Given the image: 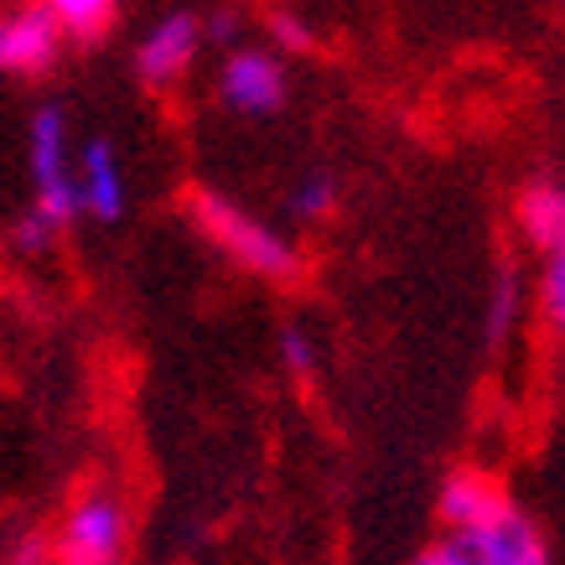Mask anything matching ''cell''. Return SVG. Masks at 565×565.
Listing matches in <instances>:
<instances>
[{"label":"cell","mask_w":565,"mask_h":565,"mask_svg":"<svg viewBox=\"0 0 565 565\" xmlns=\"http://www.w3.org/2000/svg\"><path fill=\"white\" fill-rule=\"evenodd\" d=\"M188 207H192V223H198L239 270L265 275V280H296V275H301V259H296L291 239L275 234L270 223H259L255 213H244L239 203H228L218 192L198 188L188 198Z\"/></svg>","instance_id":"6da1fadb"},{"label":"cell","mask_w":565,"mask_h":565,"mask_svg":"<svg viewBox=\"0 0 565 565\" xmlns=\"http://www.w3.org/2000/svg\"><path fill=\"white\" fill-rule=\"evenodd\" d=\"M420 561L426 565H545L550 540L514 498H509L503 509H493V514L478 519V524L446 530Z\"/></svg>","instance_id":"7a4b0ae2"},{"label":"cell","mask_w":565,"mask_h":565,"mask_svg":"<svg viewBox=\"0 0 565 565\" xmlns=\"http://www.w3.org/2000/svg\"><path fill=\"white\" fill-rule=\"evenodd\" d=\"M32 177H36V213L52 228H68L78 213L73 198V151H68V115L47 104L32 120Z\"/></svg>","instance_id":"3957f363"},{"label":"cell","mask_w":565,"mask_h":565,"mask_svg":"<svg viewBox=\"0 0 565 565\" xmlns=\"http://www.w3.org/2000/svg\"><path fill=\"white\" fill-rule=\"evenodd\" d=\"M130 545V519H125V503L115 493H84L73 503V514L63 519V534H57V550L63 561L73 565H115Z\"/></svg>","instance_id":"277c9868"},{"label":"cell","mask_w":565,"mask_h":565,"mask_svg":"<svg viewBox=\"0 0 565 565\" xmlns=\"http://www.w3.org/2000/svg\"><path fill=\"white\" fill-rule=\"evenodd\" d=\"M218 99L223 109H234L244 120H265L286 104V68L275 52L259 47H234L228 63L218 68Z\"/></svg>","instance_id":"5b68a950"},{"label":"cell","mask_w":565,"mask_h":565,"mask_svg":"<svg viewBox=\"0 0 565 565\" xmlns=\"http://www.w3.org/2000/svg\"><path fill=\"white\" fill-rule=\"evenodd\" d=\"M57 52H63V26L52 21L42 0L0 17V73L6 78H42L52 73Z\"/></svg>","instance_id":"8992f818"},{"label":"cell","mask_w":565,"mask_h":565,"mask_svg":"<svg viewBox=\"0 0 565 565\" xmlns=\"http://www.w3.org/2000/svg\"><path fill=\"white\" fill-rule=\"evenodd\" d=\"M198 52H203V21L192 17V11H172V17H161L146 32V42L136 52V73L151 88H172L188 78Z\"/></svg>","instance_id":"52a82bcc"},{"label":"cell","mask_w":565,"mask_h":565,"mask_svg":"<svg viewBox=\"0 0 565 565\" xmlns=\"http://www.w3.org/2000/svg\"><path fill=\"white\" fill-rule=\"evenodd\" d=\"M73 198H78V213L99 223H120L125 218V167L120 151L104 136H94L84 151L73 156Z\"/></svg>","instance_id":"ba28073f"},{"label":"cell","mask_w":565,"mask_h":565,"mask_svg":"<svg viewBox=\"0 0 565 565\" xmlns=\"http://www.w3.org/2000/svg\"><path fill=\"white\" fill-rule=\"evenodd\" d=\"M514 213H519L524 239H530L540 255H550V249H561V244H565V192H561V182L534 177L530 188L519 192Z\"/></svg>","instance_id":"9c48e42d"},{"label":"cell","mask_w":565,"mask_h":565,"mask_svg":"<svg viewBox=\"0 0 565 565\" xmlns=\"http://www.w3.org/2000/svg\"><path fill=\"white\" fill-rule=\"evenodd\" d=\"M509 493L498 488L488 472H451L441 488V503H436V514H441L446 530H467V524H478L488 519L493 509H503Z\"/></svg>","instance_id":"30bf717a"},{"label":"cell","mask_w":565,"mask_h":565,"mask_svg":"<svg viewBox=\"0 0 565 565\" xmlns=\"http://www.w3.org/2000/svg\"><path fill=\"white\" fill-rule=\"evenodd\" d=\"M42 6L63 26V36H78V42H94L120 11V0H42Z\"/></svg>","instance_id":"8fae6325"},{"label":"cell","mask_w":565,"mask_h":565,"mask_svg":"<svg viewBox=\"0 0 565 565\" xmlns=\"http://www.w3.org/2000/svg\"><path fill=\"white\" fill-rule=\"evenodd\" d=\"M519 311H524V280L519 270H503L493 280V301H488V343H509L519 327Z\"/></svg>","instance_id":"7c38bea8"},{"label":"cell","mask_w":565,"mask_h":565,"mask_svg":"<svg viewBox=\"0 0 565 565\" xmlns=\"http://www.w3.org/2000/svg\"><path fill=\"white\" fill-rule=\"evenodd\" d=\"M332 213H338V182H332L327 172L301 177L296 192H291V218L296 223H327Z\"/></svg>","instance_id":"4fadbf2b"},{"label":"cell","mask_w":565,"mask_h":565,"mask_svg":"<svg viewBox=\"0 0 565 565\" xmlns=\"http://www.w3.org/2000/svg\"><path fill=\"white\" fill-rule=\"evenodd\" d=\"M534 307L550 327L565 322V249H550L545 265H540V301Z\"/></svg>","instance_id":"5bb4252c"},{"label":"cell","mask_w":565,"mask_h":565,"mask_svg":"<svg viewBox=\"0 0 565 565\" xmlns=\"http://www.w3.org/2000/svg\"><path fill=\"white\" fill-rule=\"evenodd\" d=\"M280 359H286V369H291L301 384L317 374V343H311L307 327H286V332H280Z\"/></svg>","instance_id":"9a60e30c"},{"label":"cell","mask_w":565,"mask_h":565,"mask_svg":"<svg viewBox=\"0 0 565 565\" xmlns=\"http://www.w3.org/2000/svg\"><path fill=\"white\" fill-rule=\"evenodd\" d=\"M57 234H63V228H52V223L32 207V213L17 223V249L21 255H47L52 244H57Z\"/></svg>","instance_id":"2e32d148"}]
</instances>
